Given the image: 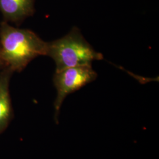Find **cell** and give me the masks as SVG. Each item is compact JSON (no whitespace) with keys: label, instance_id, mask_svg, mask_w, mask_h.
<instances>
[{"label":"cell","instance_id":"cell-1","mask_svg":"<svg viewBox=\"0 0 159 159\" xmlns=\"http://www.w3.org/2000/svg\"><path fill=\"white\" fill-rule=\"evenodd\" d=\"M47 42L33 31L0 24V56L6 67L21 72L35 58L46 56Z\"/></svg>","mask_w":159,"mask_h":159},{"label":"cell","instance_id":"cell-2","mask_svg":"<svg viewBox=\"0 0 159 159\" xmlns=\"http://www.w3.org/2000/svg\"><path fill=\"white\" fill-rule=\"evenodd\" d=\"M46 56L54 61L56 72L70 67L91 65L93 61L103 59L102 54L93 48L77 27H73L63 37L47 42Z\"/></svg>","mask_w":159,"mask_h":159},{"label":"cell","instance_id":"cell-3","mask_svg":"<svg viewBox=\"0 0 159 159\" xmlns=\"http://www.w3.org/2000/svg\"><path fill=\"white\" fill-rule=\"evenodd\" d=\"M97 77V74L91 65L70 67L55 72L53 83L57 90V96L54 103V120L56 124H58L60 108L66 97L94 81Z\"/></svg>","mask_w":159,"mask_h":159},{"label":"cell","instance_id":"cell-4","mask_svg":"<svg viewBox=\"0 0 159 159\" xmlns=\"http://www.w3.org/2000/svg\"><path fill=\"white\" fill-rule=\"evenodd\" d=\"M35 0H0V12L4 21L20 24L35 12Z\"/></svg>","mask_w":159,"mask_h":159},{"label":"cell","instance_id":"cell-5","mask_svg":"<svg viewBox=\"0 0 159 159\" xmlns=\"http://www.w3.org/2000/svg\"><path fill=\"white\" fill-rule=\"evenodd\" d=\"M13 73L8 67L0 71V134L6 130L13 117L10 93V82Z\"/></svg>","mask_w":159,"mask_h":159},{"label":"cell","instance_id":"cell-6","mask_svg":"<svg viewBox=\"0 0 159 159\" xmlns=\"http://www.w3.org/2000/svg\"><path fill=\"white\" fill-rule=\"evenodd\" d=\"M4 67H5L4 64L3 63V61H2V60L1 58V56H0V71H1L2 69H3V68H4Z\"/></svg>","mask_w":159,"mask_h":159}]
</instances>
